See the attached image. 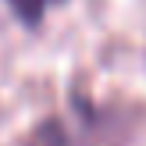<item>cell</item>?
<instances>
[{"label":"cell","instance_id":"cell-1","mask_svg":"<svg viewBox=\"0 0 146 146\" xmlns=\"http://www.w3.org/2000/svg\"><path fill=\"white\" fill-rule=\"evenodd\" d=\"M7 4H11V11L18 14L25 25H39L43 14H46V7L57 4V0H7Z\"/></svg>","mask_w":146,"mask_h":146}]
</instances>
